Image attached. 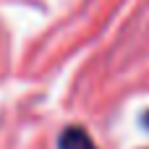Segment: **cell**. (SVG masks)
<instances>
[{"instance_id":"cell-2","label":"cell","mask_w":149,"mask_h":149,"mask_svg":"<svg viewBox=\"0 0 149 149\" xmlns=\"http://www.w3.org/2000/svg\"><path fill=\"white\" fill-rule=\"evenodd\" d=\"M144 126H147V128H149V113H147V115H144Z\"/></svg>"},{"instance_id":"cell-1","label":"cell","mask_w":149,"mask_h":149,"mask_svg":"<svg viewBox=\"0 0 149 149\" xmlns=\"http://www.w3.org/2000/svg\"><path fill=\"white\" fill-rule=\"evenodd\" d=\"M58 149H97V144L92 141V136L79 128V126H71L60 134V141H58Z\"/></svg>"}]
</instances>
